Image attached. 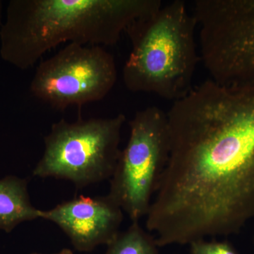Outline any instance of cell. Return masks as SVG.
I'll list each match as a JSON object with an SVG mask.
<instances>
[{
    "label": "cell",
    "instance_id": "obj_8",
    "mask_svg": "<svg viewBox=\"0 0 254 254\" xmlns=\"http://www.w3.org/2000/svg\"><path fill=\"white\" fill-rule=\"evenodd\" d=\"M124 211L110 196H84L63 202L42 210L41 219L61 229L79 252H91L100 245L108 246L120 233Z\"/></svg>",
    "mask_w": 254,
    "mask_h": 254
},
{
    "label": "cell",
    "instance_id": "obj_10",
    "mask_svg": "<svg viewBox=\"0 0 254 254\" xmlns=\"http://www.w3.org/2000/svg\"><path fill=\"white\" fill-rule=\"evenodd\" d=\"M105 254H159V248L155 237L150 235L139 225L132 222L125 232L107 246Z\"/></svg>",
    "mask_w": 254,
    "mask_h": 254
},
{
    "label": "cell",
    "instance_id": "obj_5",
    "mask_svg": "<svg viewBox=\"0 0 254 254\" xmlns=\"http://www.w3.org/2000/svg\"><path fill=\"white\" fill-rule=\"evenodd\" d=\"M200 58L223 86L254 85V0H196Z\"/></svg>",
    "mask_w": 254,
    "mask_h": 254
},
{
    "label": "cell",
    "instance_id": "obj_1",
    "mask_svg": "<svg viewBox=\"0 0 254 254\" xmlns=\"http://www.w3.org/2000/svg\"><path fill=\"white\" fill-rule=\"evenodd\" d=\"M167 115L170 155L147 230L159 247L237 235L254 219V85L206 80Z\"/></svg>",
    "mask_w": 254,
    "mask_h": 254
},
{
    "label": "cell",
    "instance_id": "obj_9",
    "mask_svg": "<svg viewBox=\"0 0 254 254\" xmlns=\"http://www.w3.org/2000/svg\"><path fill=\"white\" fill-rule=\"evenodd\" d=\"M26 178L8 175L0 180V230L10 233L20 224L41 219L32 204Z\"/></svg>",
    "mask_w": 254,
    "mask_h": 254
},
{
    "label": "cell",
    "instance_id": "obj_6",
    "mask_svg": "<svg viewBox=\"0 0 254 254\" xmlns=\"http://www.w3.org/2000/svg\"><path fill=\"white\" fill-rule=\"evenodd\" d=\"M130 135L110 179L108 195L132 222L146 216L168 164L167 113L155 106L138 110L128 123Z\"/></svg>",
    "mask_w": 254,
    "mask_h": 254
},
{
    "label": "cell",
    "instance_id": "obj_2",
    "mask_svg": "<svg viewBox=\"0 0 254 254\" xmlns=\"http://www.w3.org/2000/svg\"><path fill=\"white\" fill-rule=\"evenodd\" d=\"M162 6L160 0H10L0 57L26 70L62 43L114 46L135 20Z\"/></svg>",
    "mask_w": 254,
    "mask_h": 254
},
{
    "label": "cell",
    "instance_id": "obj_13",
    "mask_svg": "<svg viewBox=\"0 0 254 254\" xmlns=\"http://www.w3.org/2000/svg\"><path fill=\"white\" fill-rule=\"evenodd\" d=\"M3 1L0 0V28L2 25Z\"/></svg>",
    "mask_w": 254,
    "mask_h": 254
},
{
    "label": "cell",
    "instance_id": "obj_12",
    "mask_svg": "<svg viewBox=\"0 0 254 254\" xmlns=\"http://www.w3.org/2000/svg\"><path fill=\"white\" fill-rule=\"evenodd\" d=\"M30 254H43L38 253H32ZM53 254H73L72 251L69 250V249H63V250L60 251L58 253H55Z\"/></svg>",
    "mask_w": 254,
    "mask_h": 254
},
{
    "label": "cell",
    "instance_id": "obj_11",
    "mask_svg": "<svg viewBox=\"0 0 254 254\" xmlns=\"http://www.w3.org/2000/svg\"><path fill=\"white\" fill-rule=\"evenodd\" d=\"M190 254H239L228 241H205L192 242L190 245Z\"/></svg>",
    "mask_w": 254,
    "mask_h": 254
},
{
    "label": "cell",
    "instance_id": "obj_4",
    "mask_svg": "<svg viewBox=\"0 0 254 254\" xmlns=\"http://www.w3.org/2000/svg\"><path fill=\"white\" fill-rule=\"evenodd\" d=\"M124 114L76 121L60 120L44 138V153L33 171L40 178L72 182L76 188L110 180L122 150Z\"/></svg>",
    "mask_w": 254,
    "mask_h": 254
},
{
    "label": "cell",
    "instance_id": "obj_3",
    "mask_svg": "<svg viewBox=\"0 0 254 254\" xmlns=\"http://www.w3.org/2000/svg\"><path fill=\"white\" fill-rule=\"evenodd\" d=\"M196 21L182 0H175L135 20L127 28L131 50L124 65L128 91L148 93L174 102L186 96L200 60Z\"/></svg>",
    "mask_w": 254,
    "mask_h": 254
},
{
    "label": "cell",
    "instance_id": "obj_7",
    "mask_svg": "<svg viewBox=\"0 0 254 254\" xmlns=\"http://www.w3.org/2000/svg\"><path fill=\"white\" fill-rule=\"evenodd\" d=\"M117 79L115 58L103 47L68 43L37 66L30 91L38 100L64 111L104 99Z\"/></svg>",
    "mask_w": 254,
    "mask_h": 254
}]
</instances>
